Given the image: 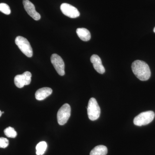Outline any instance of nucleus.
<instances>
[{
    "label": "nucleus",
    "mask_w": 155,
    "mask_h": 155,
    "mask_svg": "<svg viewBox=\"0 0 155 155\" xmlns=\"http://www.w3.org/2000/svg\"><path fill=\"white\" fill-rule=\"evenodd\" d=\"M47 148V144L45 141L39 143L36 147L37 155H43Z\"/></svg>",
    "instance_id": "14"
},
{
    "label": "nucleus",
    "mask_w": 155,
    "mask_h": 155,
    "mask_svg": "<svg viewBox=\"0 0 155 155\" xmlns=\"http://www.w3.org/2000/svg\"><path fill=\"white\" fill-rule=\"evenodd\" d=\"M2 114H4V112H2Z\"/></svg>",
    "instance_id": "20"
},
{
    "label": "nucleus",
    "mask_w": 155,
    "mask_h": 155,
    "mask_svg": "<svg viewBox=\"0 0 155 155\" xmlns=\"http://www.w3.org/2000/svg\"><path fill=\"white\" fill-rule=\"evenodd\" d=\"M107 153V147L104 145H98L91 150L90 155H106Z\"/></svg>",
    "instance_id": "13"
},
{
    "label": "nucleus",
    "mask_w": 155,
    "mask_h": 155,
    "mask_svg": "<svg viewBox=\"0 0 155 155\" xmlns=\"http://www.w3.org/2000/svg\"><path fill=\"white\" fill-rule=\"evenodd\" d=\"M153 31H154V32H155V28H154V29H153Z\"/></svg>",
    "instance_id": "19"
},
{
    "label": "nucleus",
    "mask_w": 155,
    "mask_h": 155,
    "mask_svg": "<svg viewBox=\"0 0 155 155\" xmlns=\"http://www.w3.org/2000/svg\"><path fill=\"white\" fill-rule=\"evenodd\" d=\"M31 74L26 71L21 75H16L14 78V83L18 88H22L25 85H28L31 82Z\"/></svg>",
    "instance_id": "7"
},
{
    "label": "nucleus",
    "mask_w": 155,
    "mask_h": 155,
    "mask_svg": "<svg viewBox=\"0 0 155 155\" xmlns=\"http://www.w3.org/2000/svg\"><path fill=\"white\" fill-rule=\"evenodd\" d=\"M52 90L50 87H45L39 89L35 94V98L38 101H42L51 94Z\"/></svg>",
    "instance_id": "11"
},
{
    "label": "nucleus",
    "mask_w": 155,
    "mask_h": 155,
    "mask_svg": "<svg viewBox=\"0 0 155 155\" xmlns=\"http://www.w3.org/2000/svg\"><path fill=\"white\" fill-rule=\"evenodd\" d=\"M2 112L1 110H0V117H1V116H2Z\"/></svg>",
    "instance_id": "18"
},
{
    "label": "nucleus",
    "mask_w": 155,
    "mask_h": 155,
    "mask_svg": "<svg viewBox=\"0 0 155 155\" xmlns=\"http://www.w3.org/2000/svg\"><path fill=\"white\" fill-rule=\"evenodd\" d=\"M15 43L25 56L28 58L32 57L33 51L27 39L22 36H17L15 39Z\"/></svg>",
    "instance_id": "3"
},
{
    "label": "nucleus",
    "mask_w": 155,
    "mask_h": 155,
    "mask_svg": "<svg viewBox=\"0 0 155 155\" xmlns=\"http://www.w3.org/2000/svg\"><path fill=\"white\" fill-rule=\"evenodd\" d=\"M51 60L58 74L61 76L65 75V64L63 59L57 54H54L51 56Z\"/></svg>",
    "instance_id": "6"
},
{
    "label": "nucleus",
    "mask_w": 155,
    "mask_h": 155,
    "mask_svg": "<svg viewBox=\"0 0 155 155\" xmlns=\"http://www.w3.org/2000/svg\"><path fill=\"white\" fill-rule=\"evenodd\" d=\"M131 68L134 74L139 80L145 81L148 80L151 76L149 67L143 61L137 60L132 63Z\"/></svg>",
    "instance_id": "1"
},
{
    "label": "nucleus",
    "mask_w": 155,
    "mask_h": 155,
    "mask_svg": "<svg viewBox=\"0 0 155 155\" xmlns=\"http://www.w3.org/2000/svg\"><path fill=\"white\" fill-rule=\"evenodd\" d=\"M24 8L28 15L35 20L41 19V15L35 10V7L29 0H23Z\"/></svg>",
    "instance_id": "9"
},
{
    "label": "nucleus",
    "mask_w": 155,
    "mask_h": 155,
    "mask_svg": "<svg viewBox=\"0 0 155 155\" xmlns=\"http://www.w3.org/2000/svg\"><path fill=\"white\" fill-rule=\"evenodd\" d=\"M9 145V140L5 137H0V148H5Z\"/></svg>",
    "instance_id": "17"
},
{
    "label": "nucleus",
    "mask_w": 155,
    "mask_h": 155,
    "mask_svg": "<svg viewBox=\"0 0 155 155\" xmlns=\"http://www.w3.org/2000/svg\"><path fill=\"white\" fill-rule=\"evenodd\" d=\"M4 133L6 136L11 138H15L17 136V132L13 127H9L4 130Z\"/></svg>",
    "instance_id": "15"
},
{
    "label": "nucleus",
    "mask_w": 155,
    "mask_h": 155,
    "mask_svg": "<svg viewBox=\"0 0 155 155\" xmlns=\"http://www.w3.org/2000/svg\"><path fill=\"white\" fill-rule=\"evenodd\" d=\"M0 11L6 15H9L11 13L10 7L7 4L5 3L0 4Z\"/></svg>",
    "instance_id": "16"
},
{
    "label": "nucleus",
    "mask_w": 155,
    "mask_h": 155,
    "mask_svg": "<svg viewBox=\"0 0 155 155\" xmlns=\"http://www.w3.org/2000/svg\"><path fill=\"white\" fill-rule=\"evenodd\" d=\"M91 61L97 72L101 74L104 73L105 69L103 65L101 58L98 56L96 54L93 55L91 58Z\"/></svg>",
    "instance_id": "10"
},
{
    "label": "nucleus",
    "mask_w": 155,
    "mask_h": 155,
    "mask_svg": "<svg viewBox=\"0 0 155 155\" xmlns=\"http://www.w3.org/2000/svg\"><path fill=\"white\" fill-rule=\"evenodd\" d=\"M61 10L64 15L70 18H77L80 16V13L76 8L67 3L61 5Z\"/></svg>",
    "instance_id": "8"
},
{
    "label": "nucleus",
    "mask_w": 155,
    "mask_h": 155,
    "mask_svg": "<svg viewBox=\"0 0 155 155\" xmlns=\"http://www.w3.org/2000/svg\"><path fill=\"white\" fill-rule=\"evenodd\" d=\"M87 112L88 118L91 121H95L99 118L101 109L94 98H91L89 101Z\"/></svg>",
    "instance_id": "4"
},
{
    "label": "nucleus",
    "mask_w": 155,
    "mask_h": 155,
    "mask_svg": "<svg viewBox=\"0 0 155 155\" xmlns=\"http://www.w3.org/2000/svg\"><path fill=\"white\" fill-rule=\"evenodd\" d=\"M71 115V107L68 104L63 105L59 109L57 114L58 124L61 125H64L69 120Z\"/></svg>",
    "instance_id": "5"
},
{
    "label": "nucleus",
    "mask_w": 155,
    "mask_h": 155,
    "mask_svg": "<svg viewBox=\"0 0 155 155\" xmlns=\"http://www.w3.org/2000/svg\"><path fill=\"white\" fill-rule=\"evenodd\" d=\"M76 33L78 37L83 41H88L91 38L90 32L86 28H77L76 30Z\"/></svg>",
    "instance_id": "12"
},
{
    "label": "nucleus",
    "mask_w": 155,
    "mask_h": 155,
    "mask_svg": "<svg viewBox=\"0 0 155 155\" xmlns=\"http://www.w3.org/2000/svg\"><path fill=\"white\" fill-rule=\"evenodd\" d=\"M155 116L154 112L152 111L143 112L136 116L134 119V123L138 126L148 125L152 122Z\"/></svg>",
    "instance_id": "2"
}]
</instances>
